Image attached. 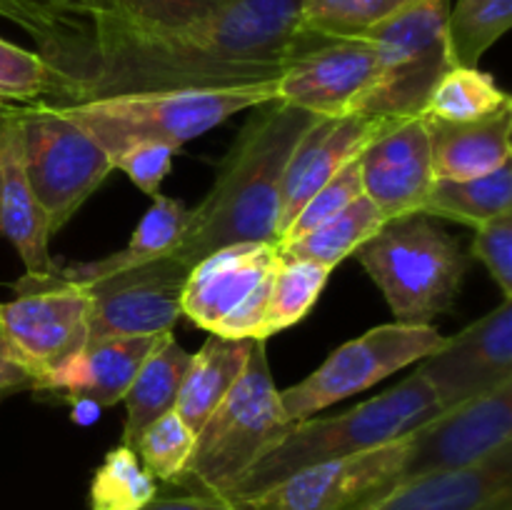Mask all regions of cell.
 <instances>
[{"instance_id": "6da1fadb", "label": "cell", "mask_w": 512, "mask_h": 510, "mask_svg": "<svg viewBox=\"0 0 512 510\" xmlns=\"http://www.w3.org/2000/svg\"><path fill=\"white\" fill-rule=\"evenodd\" d=\"M303 25L300 0H230L220 13L170 33L95 25L93 70L75 103L120 93L240 88L278 80L325 43Z\"/></svg>"}, {"instance_id": "7a4b0ae2", "label": "cell", "mask_w": 512, "mask_h": 510, "mask_svg": "<svg viewBox=\"0 0 512 510\" xmlns=\"http://www.w3.org/2000/svg\"><path fill=\"white\" fill-rule=\"evenodd\" d=\"M253 110L220 163L213 188L188 213V228L173 253L188 268L225 245L278 243L285 165L300 135L320 115L280 100Z\"/></svg>"}, {"instance_id": "3957f363", "label": "cell", "mask_w": 512, "mask_h": 510, "mask_svg": "<svg viewBox=\"0 0 512 510\" xmlns=\"http://www.w3.org/2000/svg\"><path fill=\"white\" fill-rule=\"evenodd\" d=\"M440 413L443 408L430 385L413 370L403 383L355 405L353 410L330 418L313 415L290 425L288 433L223 498L228 503L255 498L310 465L348 458L408 438Z\"/></svg>"}, {"instance_id": "277c9868", "label": "cell", "mask_w": 512, "mask_h": 510, "mask_svg": "<svg viewBox=\"0 0 512 510\" xmlns=\"http://www.w3.org/2000/svg\"><path fill=\"white\" fill-rule=\"evenodd\" d=\"M270 100H275V80L240 88L103 95L58 108L115 160L123 150L143 143L178 150L230 115L253 110Z\"/></svg>"}, {"instance_id": "5b68a950", "label": "cell", "mask_w": 512, "mask_h": 510, "mask_svg": "<svg viewBox=\"0 0 512 510\" xmlns=\"http://www.w3.org/2000/svg\"><path fill=\"white\" fill-rule=\"evenodd\" d=\"M353 255L385 295L395 323L433 325L453 308L468 273L460 240L425 213L388 220Z\"/></svg>"}, {"instance_id": "8992f818", "label": "cell", "mask_w": 512, "mask_h": 510, "mask_svg": "<svg viewBox=\"0 0 512 510\" xmlns=\"http://www.w3.org/2000/svg\"><path fill=\"white\" fill-rule=\"evenodd\" d=\"M280 390L255 340L243 375L195 433V448L175 488L223 498L290 428Z\"/></svg>"}, {"instance_id": "52a82bcc", "label": "cell", "mask_w": 512, "mask_h": 510, "mask_svg": "<svg viewBox=\"0 0 512 510\" xmlns=\"http://www.w3.org/2000/svg\"><path fill=\"white\" fill-rule=\"evenodd\" d=\"M13 105L20 125L30 190L35 203L43 210L53 238L100 188L115 165L108 153L58 105Z\"/></svg>"}, {"instance_id": "ba28073f", "label": "cell", "mask_w": 512, "mask_h": 510, "mask_svg": "<svg viewBox=\"0 0 512 510\" xmlns=\"http://www.w3.org/2000/svg\"><path fill=\"white\" fill-rule=\"evenodd\" d=\"M450 0H418L365 38L380 55V80L363 113L418 118L438 80L453 68L448 45Z\"/></svg>"}, {"instance_id": "9c48e42d", "label": "cell", "mask_w": 512, "mask_h": 510, "mask_svg": "<svg viewBox=\"0 0 512 510\" xmlns=\"http://www.w3.org/2000/svg\"><path fill=\"white\" fill-rule=\"evenodd\" d=\"M278 265V243H235L205 255L185 278L183 315L210 335L265 340Z\"/></svg>"}, {"instance_id": "30bf717a", "label": "cell", "mask_w": 512, "mask_h": 510, "mask_svg": "<svg viewBox=\"0 0 512 510\" xmlns=\"http://www.w3.org/2000/svg\"><path fill=\"white\" fill-rule=\"evenodd\" d=\"M443 343L445 335H440L435 325H378L333 350V355L298 385L280 390V403L290 423L313 418L320 410L428 358Z\"/></svg>"}, {"instance_id": "8fae6325", "label": "cell", "mask_w": 512, "mask_h": 510, "mask_svg": "<svg viewBox=\"0 0 512 510\" xmlns=\"http://www.w3.org/2000/svg\"><path fill=\"white\" fill-rule=\"evenodd\" d=\"M13 300L0 303V325L38 378V390L88 345L90 300L83 285L63 273H25Z\"/></svg>"}, {"instance_id": "7c38bea8", "label": "cell", "mask_w": 512, "mask_h": 510, "mask_svg": "<svg viewBox=\"0 0 512 510\" xmlns=\"http://www.w3.org/2000/svg\"><path fill=\"white\" fill-rule=\"evenodd\" d=\"M408 455V438L348 458L298 470L255 498L240 500V510H365L398 488Z\"/></svg>"}, {"instance_id": "4fadbf2b", "label": "cell", "mask_w": 512, "mask_h": 510, "mask_svg": "<svg viewBox=\"0 0 512 510\" xmlns=\"http://www.w3.org/2000/svg\"><path fill=\"white\" fill-rule=\"evenodd\" d=\"M188 270V265L168 255L85 283L90 300L88 343L173 333L175 323L183 318Z\"/></svg>"}, {"instance_id": "5bb4252c", "label": "cell", "mask_w": 512, "mask_h": 510, "mask_svg": "<svg viewBox=\"0 0 512 510\" xmlns=\"http://www.w3.org/2000/svg\"><path fill=\"white\" fill-rule=\"evenodd\" d=\"M380 80V55L368 38H330L298 55L275 80V100L320 118L363 113Z\"/></svg>"}, {"instance_id": "9a60e30c", "label": "cell", "mask_w": 512, "mask_h": 510, "mask_svg": "<svg viewBox=\"0 0 512 510\" xmlns=\"http://www.w3.org/2000/svg\"><path fill=\"white\" fill-rule=\"evenodd\" d=\"M415 373L430 385L440 408L498 393L512 385V300L503 298L473 325L445 338L435 353L418 360Z\"/></svg>"}, {"instance_id": "2e32d148", "label": "cell", "mask_w": 512, "mask_h": 510, "mask_svg": "<svg viewBox=\"0 0 512 510\" xmlns=\"http://www.w3.org/2000/svg\"><path fill=\"white\" fill-rule=\"evenodd\" d=\"M512 443V385L443 410L408 435L403 480L473 468Z\"/></svg>"}, {"instance_id": "e0dca14e", "label": "cell", "mask_w": 512, "mask_h": 510, "mask_svg": "<svg viewBox=\"0 0 512 510\" xmlns=\"http://www.w3.org/2000/svg\"><path fill=\"white\" fill-rule=\"evenodd\" d=\"M400 118L353 113L343 118H315L290 153L280 188L278 240L298 218L300 208L338 175L350 160L358 158L365 145L398 123Z\"/></svg>"}, {"instance_id": "ac0fdd59", "label": "cell", "mask_w": 512, "mask_h": 510, "mask_svg": "<svg viewBox=\"0 0 512 510\" xmlns=\"http://www.w3.org/2000/svg\"><path fill=\"white\" fill-rule=\"evenodd\" d=\"M363 195L385 223L420 213L435 183L430 135L423 115L403 118L365 145L358 155Z\"/></svg>"}, {"instance_id": "d6986e66", "label": "cell", "mask_w": 512, "mask_h": 510, "mask_svg": "<svg viewBox=\"0 0 512 510\" xmlns=\"http://www.w3.org/2000/svg\"><path fill=\"white\" fill-rule=\"evenodd\" d=\"M0 18L23 28L63 85L60 105L75 103L93 70V25L100 0H0Z\"/></svg>"}, {"instance_id": "ffe728a7", "label": "cell", "mask_w": 512, "mask_h": 510, "mask_svg": "<svg viewBox=\"0 0 512 510\" xmlns=\"http://www.w3.org/2000/svg\"><path fill=\"white\" fill-rule=\"evenodd\" d=\"M365 510H512V443L473 468L405 480Z\"/></svg>"}, {"instance_id": "44dd1931", "label": "cell", "mask_w": 512, "mask_h": 510, "mask_svg": "<svg viewBox=\"0 0 512 510\" xmlns=\"http://www.w3.org/2000/svg\"><path fill=\"white\" fill-rule=\"evenodd\" d=\"M0 238L18 250L28 273L58 270L50 230L25 173L23 140L13 103H0Z\"/></svg>"}, {"instance_id": "7402d4cb", "label": "cell", "mask_w": 512, "mask_h": 510, "mask_svg": "<svg viewBox=\"0 0 512 510\" xmlns=\"http://www.w3.org/2000/svg\"><path fill=\"white\" fill-rule=\"evenodd\" d=\"M168 335V333H165ZM165 335H130V338L90 340L53 380L48 390L63 393L70 403H93L110 408L128 393L140 365Z\"/></svg>"}, {"instance_id": "603a6c76", "label": "cell", "mask_w": 512, "mask_h": 510, "mask_svg": "<svg viewBox=\"0 0 512 510\" xmlns=\"http://www.w3.org/2000/svg\"><path fill=\"white\" fill-rule=\"evenodd\" d=\"M435 180H468L510 163L512 108L473 123H445L423 115Z\"/></svg>"}, {"instance_id": "cb8c5ba5", "label": "cell", "mask_w": 512, "mask_h": 510, "mask_svg": "<svg viewBox=\"0 0 512 510\" xmlns=\"http://www.w3.org/2000/svg\"><path fill=\"white\" fill-rule=\"evenodd\" d=\"M253 343L255 340L248 338L208 335L203 348L190 355V365L185 370L183 385H180L175 413L188 423L193 433H198L200 425L208 420V415L218 408L220 400L238 383Z\"/></svg>"}, {"instance_id": "d4e9b609", "label": "cell", "mask_w": 512, "mask_h": 510, "mask_svg": "<svg viewBox=\"0 0 512 510\" xmlns=\"http://www.w3.org/2000/svg\"><path fill=\"white\" fill-rule=\"evenodd\" d=\"M188 213L190 210L185 208L183 200H173L165 198L163 193H155L153 205L143 215V220L138 223L133 238L128 240L125 248L115 250V253L105 255L100 260H90V263H70L60 268V273L73 280V283L85 285L105 278V275L118 273V270L168 258L178 250L180 240H183L185 228H188Z\"/></svg>"}, {"instance_id": "484cf974", "label": "cell", "mask_w": 512, "mask_h": 510, "mask_svg": "<svg viewBox=\"0 0 512 510\" xmlns=\"http://www.w3.org/2000/svg\"><path fill=\"white\" fill-rule=\"evenodd\" d=\"M190 353L173 338V333L160 340L158 348L145 358L138 375L125 393V425L123 445L133 448L138 435L160 415L175 410Z\"/></svg>"}, {"instance_id": "4316f807", "label": "cell", "mask_w": 512, "mask_h": 510, "mask_svg": "<svg viewBox=\"0 0 512 510\" xmlns=\"http://www.w3.org/2000/svg\"><path fill=\"white\" fill-rule=\"evenodd\" d=\"M383 223L385 218L380 215V210L365 195H360L333 218L320 223L318 228L290 240V243L278 245V248L288 258L310 260V263L333 270L335 265L350 258L365 240L373 238L383 228Z\"/></svg>"}, {"instance_id": "83f0119b", "label": "cell", "mask_w": 512, "mask_h": 510, "mask_svg": "<svg viewBox=\"0 0 512 510\" xmlns=\"http://www.w3.org/2000/svg\"><path fill=\"white\" fill-rule=\"evenodd\" d=\"M508 210H512V163L480 178L435 180L420 213L478 228Z\"/></svg>"}, {"instance_id": "f1b7e54d", "label": "cell", "mask_w": 512, "mask_h": 510, "mask_svg": "<svg viewBox=\"0 0 512 510\" xmlns=\"http://www.w3.org/2000/svg\"><path fill=\"white\" fill-rule=\"evenodd\" d=\"M508 108H512L510 93L500 88L493 75L453 65L430 93L423 115L445 123H473Z\"/></svg>"}, {"instance_id": "f546056e", "label": "cell", "mask_w": 512, "mask_h": 510, "mask_svg": "<svg viewBox=\"0 0 512 510\" xmlns=\"http://www.w3.org/2000/svg\"><path fill=\"white\" fill-rule=\"evenodd\" d=\"M512 25V0H450L448 45L453 65L478 68Z\"/></svg>"}, {"instance_id": "4dcf8cb0", "label": "cell", "mask_w": 512, "mask_h": 510, "mask_svg": "<svg viewBox=\"0 0 512 510\" xmlns=\"http://www.w3.org/2000/svg\"><path fill=\"white\" fill-rule=\"evenodd\" d=\"M230 0H100V18L133 33H170L220 13ZM93 25V28H95Z\"/></svg>"}, {"instance_id": "1f68e13d", "label": "cell", "mask_w": 512, "mask_h": 510, "mask_svg": "<svg viewBox=\"0 0 512 510\" xmlns=\"http://www.w3.org/2000/svg\"><path fill=\"white\" fill-rule=\"evenodd\" d=\"M158 495V480L143 468L138 453L120 443L108 450L90 480V510H143Z\"/></svg>"}, {"instance_id": "d6a6232c", "label": "cell", "mask_w": 512, "mask_h": 510, "mask_svg": "<svg viewBox=\"0 0 512 510\" xmlns=\"http://www.w3.org/2000/svg\"><path fill=\"white\" fill-rule=\"evenodd\" d=\"M330 273L333 270L323 268V265L288 258V255L280 253L278 273H275L273 288H270L263 338L268 340L270 335H278L280 330L300 323L310 313V308L318 303Z\"/></svg>"}, {"instance_id": "836d02e7", "label": "cell", "mask_w": 512, "mask_h": 510, "mask_svg": "<svg viewBox=\"0 0 512 510\" xmlns=\"http://www.w3.org/2000/svg\"><path fill=\"white\" fill-rule=\"evenodd\" d=\"M418 0H300L303 25L323 38H365Z\"/></svg>"}, {"instance_id": "e575fe53", "label": "cell", "mask_w": 512, "mask_h": 510, "mask_svg": "<svg viewBox=\"0 0 512 510\" xmlns=\"http://www.w3.org/2000/svg\"><path fill=\"white\" fill-rule=\"evenodd\" d=\"M195 448V433L188 428L183 418L175 410L160 415L158 420L148 425L135 440L133 450L138 453L143 468L155 480L168 485H178L185 468L190 463V455Z\"/></svg>"}, {"instance_id": "d590c367", "label": "cell", "mask_w": 512, "mask_h": 510, "mask_svg": "<svg viewBox=\"0 0 512 510\" xmlns=\"http://www.w3.org/2000/svg\"><path fill=\"white\" fill-rule=\"evenodd\" d=\"M63 85L38 53L0 38V103L60 105Z\"/></svg>"}, {"instance_id": "8d00e7d4", "label": "cell", "mask_w": 512, "mask_h": 510, "mask_svg": "<svg viewBox=\"0 0 512 510\" xmlns=\"http://www.w3.org/2000/svg\"><path fill=\"white\" fill-rule=\"evenodd\" d=\"M360 195H363V185H360V165L358 158H355L350 160L338 175H333L323 188H318V193L300 208L298 218H295L293 225L285 230V235L278 240V245H285L290 243V240L300 238V235L310 233V230L318 228V225L325 223L328 218H333L335 213H340L345 205H350L355 198H360Z\"/></svg>"}, {"instance_id": "74e56055", "label": "cell", "mask_w": 512, "mask_h": 510, "mask_svg": "<svg viewBox=\"0 0 512 510\" xmlns=\"http://www.w3.org/2000/svg\"><path fill=\"white\" fill-rule=\"evenodd\" d=\"M470 253L488 268L503 298L512 300V210L475 228Z\"/></svg>"}, {"instance_id": "f35d334b", "label": "cell", "mask_w": 512, "mask_h": 510, "mask_svg": "<svg viewBox=\"0 0 512 510\" xmlns=\"http://www.w3.org/2000/svg\"><path fill=\"white\" fill-rule=\"evenodd\" d=\"M173 155L175 150L168 148V145L143 143L123 150V153L113 160V165L115 170H123L143 193L155 195L160 193V183H163L165 175L170 173Z\"/></svg>"}, {"instance_id": "ab89813d", "label": "cell", "mask_w": 512, "mask_h": 510, "mask_svg": "<svg viewBox=\"0 0 512 510\" xmlns=\"http://www.w3.org/2000/svg\"><path fill=\"white\" fill-rule=\"evenodd\" d=\"M15 390H38V378L30 365L20 358L0 325V393H15Z\"/></svg>"}, {"instance_id": "60d3db41", "label": "cell", "mask_w": 512, "mask_h": 510, "mask_svg": "<svg viewBox=\"0 0 512 510\" xmlns=\"http://www.w3.org/2000/svg\"><path fill=\"white\" fill-rule=\"evenodd\" d=\"M143 510H240V508L238 505L228 503L225 498H218V495L188 493V495H170V498H160V495H155Z\"/></svg>"}]
</instances>
